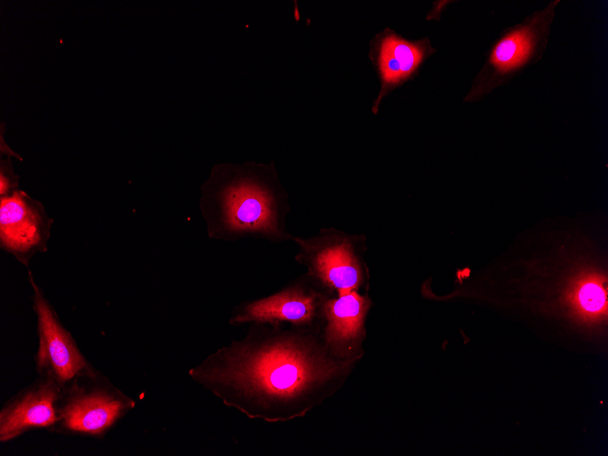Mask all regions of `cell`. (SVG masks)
Wrapping results in <instances>:
<instances>
[{
    "instance_id": "cell-1",
    "label": "cell",
    "mask_w": 608,
    "mask_h": 456,
    "mask_svg": "<svg viewBox=\"0 0 608 456\" xmlns=\"http://www.w3.org/2000/svg\"><path fill=\"white\" fill-rule=\"evenodd\" d=\"M320 329L251 323L188 375L248 419L302 418L339 390L358 364L334 357Z\"/></svg>"
},
{
    "instance_id": "cell-2",
    "label": "cell",
    "mask_w": 608,
    "mask_h": 456,
    "mask_svg": "<svg viewBox=\"0 0 608 456\" xmlns=\"http://www.w3.org/2000/svg\"><path fill=\"white\" fill-rule=\"evenodd\" d=\"M200 209L212 239L280 243L294 237L286 228L289 208L273 164L215 165L201 188Z\"/></svg>"
},
{
    "instance_id": "cell-3",
    "label": "cell",
    "mask_w": 608,
    "mask_h": 456,
    "mask_svg": "<svg viewBox=\"0 0 608 456\" xmlns=\"http://www.w3.org/2000/svg\"><path fill=\"white\" fill-rule=\"evenodd\" d=\"M292 240L299 248L296 261L306 267V274L329 296L350 291L368 294L370 276L364 258V235L323 228L314 236Z\"/></svg>"
},
{
    "instance_id": "cell-4",
    "label": "cell",
    "mask_w": 608,
    "mask_h": 456,
    "mask_svg": "<svg viewBox=\"0 0 608 456\" xmlns=\"http://www.w3.org/2000/svg\"><path fill=\"white\" fill-rule=\"evenodd\" d=\"M135 405L96 370L62 389L59 420L53 431L102 438Z\"/></svg>"
},
{
    "instance_id": "cell-5",
    "label": "cell",
    "mask_w": 608,
    "mask_h": 456,
    "mask_svg": "<svg viewBox=\"0 0 608 456\" xmlns=\"http://www.w3.org/2000/svg\"><path fill=\"white\" fill-rule=\"evenodd\" d=\"M33 309L36 316L38 348L35 356L38 376L54 380L62 389L96 370L78 349L71 333L60 321L31 271Z\"/></svg>"
},
{
    "instance_id": "cell-6",
    "label": "cell",
    "mask_w": 608,
    "mask_h": 456,
    "mask_svg": "<svg viewBox=\"0 0 608 456\" xmlns=\"http://www.w3.org/2000/svg\"><path fill=\"white\" fill-rule=\"evenodd\" d=\"M327 297L305 274L272 295L241 303L234 309L228 323L321 328L322 306Z\"/></svg>"
},
{
    "instance_id": "cell-7",
    "label": "cell",
    "mask_w": 608,
    "mask_h": 456,
    "mask_svg": "<svg viewBox=\"0 0 608 456\" xmlns=\"http://www.w3.org/2000/svg\"><path fill=\"white\" fill-rule=\"evenodd\" d=\"M52 224L44 208L23 191L1 198L0 245L23 265L47 249Z\"/></svg>"
},
{
    "instance_id": "cell-8",
    "label": "cell",
    "mask_w": 608,
    "mask_h": 456,
    "mask_svg": "<svg viewBox=\"0 0 608 456\" xmlns=\"http://www.w3.org/2000/svg\"><path fill=\"white\" fill-rule=\"evenodd\" d=\"M372 306L368 294L350 291L324 300L321 337L339 360L359 362L364 355L366 319Z\"/></svg>"
},
{
    "instance_id": "cell-9",
    "label": "cell",
    "mask_w": 608,
    "mask_h": 456,
    "mask_svg": "<svg viewBox=\"0 0 608 456\" xmlns=\"http://www.w3.org/2000/svg\"><path fill=\"white\" fill-rule=\"evenodd\" d=\"M62 388L38 376L8 400L0 410V441L7 442L35 430L54 431L59 420Z\"/></svg>"
},
{
    "instance_id": "cell-10",
    "label": "cell",
    "mask_w": 608,
    "mask_h": 456,
    "mask_svg": "<svg viewBox=\"0 0 608 456\" xmlns=\"http://www.w3.org/2000/svg\"><path fill=\"white\" fill-rule=\"evenodd\" d=\"M536 23L517 27L492 49L488 67L493 76H506L522 67L532 56L537 39Z\"/></svg>"
},
{
    "instance_id": "cell-11",
    "label": "cell",
    "mask_w": 608,
    "mask_h": 456,
    "mask_svg": "<svg viewBox=\"0 0 608 456\" xmlns=\"http://www.w3.org/2000/svg\"><path fill=\"white\" fill-rule=\"evenodd\" d=\"M421 44L408 42L395 35L384 38L380 49V71L386 85H396L409 77L422 61Z\"/></svg>"
},
{
    "instance_id": "cell-12",
    "label": "cell",
    "mask_w": 608,
    "mask_h": 456,
    "mask_svg": "<svg viewBox=\"0 0 608 456\" xmlns=\"http://www.w3.org/2000/svg\"><path fill=\"white\" fill-rule=\"evenodd\" d=\"M579 299L584 309L595 312L604 306L605 294L600 286L587 283L581 289Z\"/></svg>"
}]
</instances>
